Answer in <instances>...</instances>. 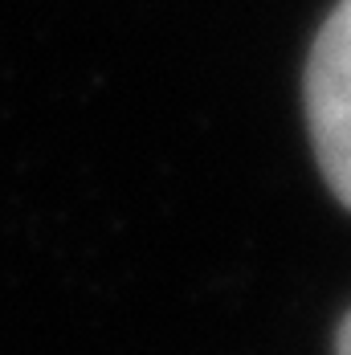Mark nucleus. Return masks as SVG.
I'll use <instances>...</instances> for the list:
<instances>
[{"label": "nucleus", "mask_w": 351, "mask_h": 355, "mask_svg": "<svg viewBox=\"0 0 351 355\" xmlns=\"http://www.w3.org/2000/svg\"><path fill=\"white\" fill-rule=\"evenodd\" d=\"M307 119L318 168L351 209V0H339L318 29L307 66Z\"/></svg>", "instance_id": "f257e3e1"}, {"label": "nucleus", "mask_w": 351, "mask_h": 355, "mask_svg": "<svg viewBox=\"0 0 351 355\" xmlns=\"http://www.w3.org/2000/svg\"><path fill=\"white\" fill-rule=\"evenodd\" d=\"M339 355H351V315L339 327Z\"/></svg>", "instance_id": "f03ea898"}]
</instances>
